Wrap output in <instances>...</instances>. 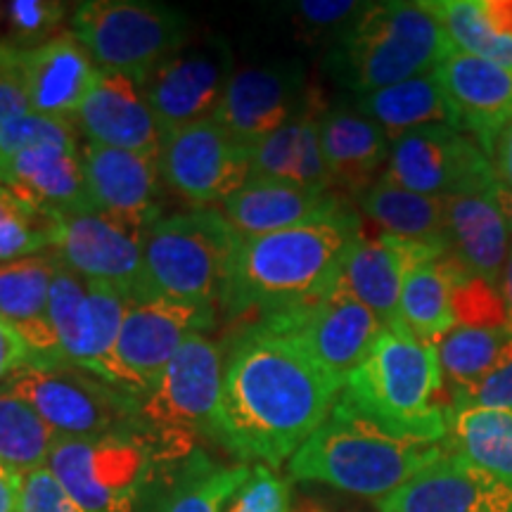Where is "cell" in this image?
Returning a JSON list of instances; mask_svg holds the SVG:
<instances>
[{"label": "cell", "instance_id": "6da1fadb", "mask_svg": "<svg viewBox=\"0 0 512 512\" xmlns=\"http://www.w3.org/2000/svg\"><path fill=\"white\" fill-rule=\"evenodd\" d=\"M339 392L297 339L249 325L223 358V446L278 470L323 425Z\"/></svg>", "mask_w": 512, "mask_h": 512}, {"label": "cell", "instance_id": "7a4b0ae2", "mask_svg": "<svg viewBox=\"0 0 512 512\" xmlns=\"http://www.w3.org/2000/svg\"><path fill=\"white\" fill-rule=\"evenodd\" d=\"M361 238V219L349 204L302 226L242 238L226 311H254L261 320L320 302L335 290L344 259Z\"/></svg>", "mask_w": 512, "mask_h": 512}, {"label": "cell", "instance_id": "3957f363", "mask_svg": "<svg viewBox=\"0 0 512 512\" xmlns=\"http://www.w3.org/2000/svg\"><path fill=\"white\" fill-rule=\"evenodd\" d=\"M437 344L401 323L387 325L366 361L347 377L337 403L399 437L444 444L446 408Z\"/></svg>", "mask_w": 512, "mask_h": 512}, {"label": "cell", "instance_id": "277c9868", "mask_svg": "<svg viewBox=\"0 0 512 512\" xmlns=\"http://www.w3.org/2000/svg\"><path fill=\"white\" fill-rule=\"evenodd\" d=\"M444 453L446 444L399 437L335 403L323 425L287 460V475L294 482L382 501Z\"/></svg>", "mask_w": 512, "mask_h": 512}, {"label": "cell", "instance_id": "5b68a950", "mask_svg": "<svg viewBox=\"0 0 512 512\" xmlns=\"http://www.w3.org/2000/svg\"><path fill=\"white\" fill-rule=\"evenodd\" d=\"M456 50L422 3H368L325 50V72L358 95L430 74Z\"/></svg>", "mask_w": 512, "mask_h": 512}, {"label": "cell", "instance_id": "8992f818", "mask_svg": "<svg viewBox=\"0 0 512 512\" xmlns=\"http://www.w3.org/2000/svg\"><path fill=\"white\" fill-rule=\"evenodd\" d=\"M240 242L233 223L211 207L162 216L143 240L147 292L226 309Z\"/></svg>", "mask_w": 512, "mask_h": 512}, {"label": "cell", "instance_id": "52a82bcc", "mask_svg": "<svg viewBox=\"0 0 512 512\" xmlns=\"http://www.w3.org/2000/svg\"><path fill=\"white\" fill-rule=\"evenodd\" d=\"M169 465L176 463L140 422L98 437H57L48 458V470L88 512H136Z\"/></svg>", "mask_w": 512, "mask_h": 512}, {"label": "cell", "instance_id": "ba28073f", "mask_svg": "<svg viewBox=\"0 0 512 512\" xmlns=\"http://www.w3.org/2000/svg\"><path fill=\"white\" fill-rule=\"evenodd\" d=\"M223 354L207 335H190L162 375L138 399V422L152 437L190 458L197 439L223 446Z\"/></svg>", "mask_w": 512, "mask_h": 512}, {"label": "cell", "instance_id": "9c48e42d", "mask_svg": "<svg viewBox=\"0 0 512 512\" xmlns=\"http://www.w3.org/2000/svg\"><path fill=\"white\" fill-rule=\"evenodd\" d=\"M69 27L100 69L143 79L192 38L183 10L152 0H86L74 5Z\"/></svg>", "mask_w": 512, "mask_h": 512}, {"label": "cell", "instance_id": "30bf717a", "mask_svg": "<svg viewBox=\"0 0 512 512\" xmlns=\"http://www.w3.org/2000/svg\"><path fill=\"white\" fill-rule=\"evenodd\" d=\"M57 432L98 437L138 425V396L67 361H34L5 382Z\"/></svg>", "mask_w": 512, "mask_h": 512}, {"label": "cell", "instance_id": "8fae6325", "mask_svg": "<svg viewBox=\"0 0 512 512\" xmlns=\"http://www.w3.org/2000/svg\"><path fill=\"white\" fill-rule=\"evenodd\" d=\"M216 316L219 311L207 304L169 297L143 299L131 304L110 354L83 370L140 399L185 339L214 328Z\"/></svg>", "mask_w": 512, "mask_h": 512}, {"label": "cell", "instance_id": "7c38bea8", "mask_svg": "<svg viewBox=\"0 0 512 512\" xmlns=\"http://www.w3.org/2000/svg\"><path fill=\"white\" fill-rule=\"evenodd\" d=\"M389 181L430 197L494 195L498 183L489 157L475 138L451 126H420L392 140Z\"/></svg>", "mask_w": 512, "mask_h": 512}, {"label": "cell", "instance_id": "4fadbf2b", "mask_svg": "<svg viewBox=\"0 0 512 512\" xmlns=\"http://www.w3.org/2000/svg\"><path fill=\"white\" fill-rule=\"evenodd\" d=\"M252 325L283 332L302 344L306 354L342 384L366 361L387 325L368 306L332 290L311 306L261 318Z\"/></svg>", "mask_w": 512, "mask_h": 512}, {"label": "cell", "instance_id": "5bb4252c", "mask_svg": "<svg viewBox=\"0 0 512 512\" xmlns=\"http://www.w3.org/2000/svg\"><path fill=\"white\" fill-rule=\"evenodd\" d=\"M159 171L192 204L226 202L252 176V150L211 117L166 133Z\"/></svg>", "mask_w": 512, "mask_h": 512}, {"label": "cell", "instance_id": "9a60e30c", "mask_svg": "<svg viewBox=\"0 0 512 512\" xmlns=\"http://www.w3.org/2000/svg\"><path fill=\"white\" fill-rule=\"evenodd\" d=\"M233 74L235 57L226 36L190 38L145 81L152 110L164 131L214 117Z\"/></svg>", "mask_w": 512, "mask_h": 512}, {"label": "cell", "instance_id": "2e32d148", "mask_svg": "<svg viewBox=\"0 0 512 512\" xmlns=\"http://www.w3.org/2000/svg\"><path fill=\"white\" fill-rule=\"evenodd\" d=\"M145 235L100 211L60 216L55 252L74 273L93 283L110 285L133 304L150 299L143 261Z\"/></svg>", "mask_w": 512, "mask_h": 512}, {"label": "cell", "instance_id": "e0dca14e", "mask_svg": "<svg viewBox=\"0 0 512 512\" xmlns=\"http://www.w3.org/2000/svg\"><path fill=\"white\" fill-rule=\"evenodd\" d=\"M131 304L119 290L93 283L60 261L48 306L60 361L88 368L110 354Z\"/></svg>", "mask_w": 512, "mask_h": 512}, {"label": "cell", "instance_id": "ac0fdd59", "mask_svg": "<svg viewBox=\"0 0 512 512\" xmlns=\"http://www.w3.org/2000/svg\"><path fill=\"white\" fill-rule=\"evenodd\" d=\"M311 98L306 67L299 60H273L235 69L214 119L252 147L285 126Z\"/></svg>", "mask_w": 512, "mask_h": 512}, {"label": "cell", "instance_id": "d6986e66", "mask_svg": "<svg viewBox=\"0 0 512 512\" xmlns=\"http://www.w3.org/2000/svg\"><path fill=\"white\" fill-rule=\"evenodd\" d=\"M377 512H512V484L446 448L444 456L377 501Z\"/></svg>", "mask_w": 512, "mask_h": 512}, {"label": "cell", "instance_id": "ffe728a7", "mask_svg": "<svg viewBox=\"0 0 512 512\" xmlns=\"http://www.w3.org/2000/svg\"><path fill=\"white\" fill-rule=\"evenodd\" d=\"M143 76L100 69L74 126L86 143L159 155L166 131L159 124Z\"/></svg>", "mask_w": 512, "mask_h": 512}, {"label": "cell", "instance_id": "44dd1931", "mask_svg": "<svg viewBox=\"0 0 512 512\" xmlns=\"http://www.w3.org/2000/svg\"><path fill=\"white\" fill-rule=\"evenodd\" d=\"M83 174L91 207L124 226L147 233L159 214V155L83 143Z\"/></svg>", "mask_w": 512, "mask_h": 512}, {"label": "cell", "instance_id": "7402d4cb", "mask_svg": "<svg viewBox=\"0 0 512 512\" xmlns=\"http://www.w3.org/2000/svg\"><path fill=\"white\" fill-rule=\"evenodd\" d=\"M444 252L448 249L396 238L389 233H380L377 238H361L344 259L335 290L368 306L384 325H394L399 320V302L406 275L413 268L439 259Z\"/></svg>", "mask_w": 512, "mask_h": 512}, {"label": "cell", "instance_id": "603a6c76", "mask_svg": "<svg viewBox=\"0 0 512 512\" xmlns=\"http://www.w3.org/2000/svg\"><path fill=\"white\" fill-rule=\"evenodd\" d=\"M453 110V128L489 152L498 131L512 121V72L484 57L453 50L434 69Z\"/></svg>", "mask_w": 512, "mask_h": 512}, {"label": "cell", "instance_id": "cb8c5ba5", "mask_svg": "<svg viewBox=\"0 0 512 512\" xmlns=\"http://www.w3.org/2000/svg\"><path fill=\"white\" fill-rule=\"evenodd\" d=\"M0 185L55 216L93 209L79 143L36 145L5 159L0 162Z\"/></svg>", "mask_w": 512, "mask_h": 512}, {"label": "cell", "instance_id": "d4e9b609", "mask_svg": "<svg viewBox=\"0 0 512 512\" xmlns=\"http://www.w3.org/2000/svg\"><path fill=\"white\" fill-rule=\"evenodd\" d=\"M320 147L332 190L358 200L387 169L392 140L356 107H328L320 117Z\"/></svg>", "mask_w": 512, "mask_h": 512}, {"label": "cell", "instance_id": "484cf974", "mask_svg": "<svg viewBox=\"0 0 512 512\" xmlns=\"http://www.w3.org/2000/svg\"><path fill=\"white\" fill-rule=\"evenodd\" d=\"M24 74L31 112L72 121L98 79L100 67L72 31L24 50Z\"/></svg>", "mask_w": 512, "mask_h": 512}, {"label": "cell", "instance_id": "4316f807", "mask_svg": "<svg viewBox=\"0 0 512 512\" xmlns=\"http://www.w3.org/2000/svg\"><path fill=\"white\" fill-rule=\"evenodd\" d=\"M342 207H347V200L332 190L249 176V181L223 202V216L242 238H252L323 219Z\"/></svg>", "mask_w": 512, "mask_h": 512}, {"label": "cell", "instance_id": "83f0119b", "mask_svg": "<svg viewBox=\"0 0 512 512\" xmlns=\"http://www.w3.org/2000/svg\"><path fill=\"white\" fill-rule=\"evenodd\" d=\"M57 268L60 256L55 249L0 264V320L29 344L36 361H60L48 318Z\"/></svg>", "mask_w": 512, "mask_h": 512}, {"label": "cell", "instance_id": "f1b7e54d", "mask_svg": "<svg viewBox=\"0 0 512 512\" xmlns=\"http://www.w3.org/2000/svg\"><path fill=\"white\" fill-rule=\"evenodd\" d=\"M325 110L328 107L311 91L302 112L252 147V176L311 190H332L320 147V117Z\"/></svg>", "mask_w": 512, "mask_h": 512}, {"label": "cell", "instance_id": "f546056e", "mask_svg": "<svg viewBox=\"0 0 512 512\" xmlns=\"http://www.w3.org/2000/svg\"><path fill=\"white\" fill-rule=\"evenodd\" d=\"M512 230L494 195L446 197V249L486 283L501 280Z\"/></svg>", "mask_w": 512, "mask_h": 512}, {"label": "cell", "instance_id": "4dcf8cb0", "mask_svg": "<svg viewBox=\"0 0 512 512\" xmlns=\"http://www.w3.org/2000/svg\"><path fill=\"white\" fill-rule=\"evenodd\" d=\"M470 275L451 252H444L430 264L413 268L403 280L396 323L425 342H439L446 332L456 328L453 285Z\"/></svg>", "mask_w": 512, "mask_h": 512}, {"label": "cell", "instance_id": "1f68e13d", "mask_svg": "<svg viewBox=\"0 0 512 512\" xmlns=\"http://www.w3.org/2000/svg\"><path fill=\"white\" fill-rule=\"evenodd\" d=\"M358 204L363 214L382 228V233L446 249L444 197L420 195L380 176L358 197Z\"/></svg>", "mask_w": 512, "mask_h": 512}, {"label": "cell", "instance_id": "d6a6232c", "mask_svg": "<svg viewBox=\"0 0 512 512\" xmlns=\"http://www.w3.org/2000/svg\"><path fill=\"white\" fill-rule=\"evenodd\" d=\"M444 444L448 451L512 484V408H448Z\"/></svg>", "mask_w": 512, "mask_h": 512}, {"label": "cell", "instance_id": "836d02e7", "mask_svg": "<svg viewBox=\"0 0 512 512\" xmlns=\"http://www.w3.org/2000/svg\"><path fill=\"white\" fill-rule=\"evenodd\" d=\"M354 107L380 124L389 140L420 126L441 124L453 128V110L432 72L382 91L358 95Z\"/></svg>", "mask_w": 512, "mask_h": 512}, {"label": "cell", "instance_id": "e575fe53", "mask_svg": "<svg viewBox=\"0 0 512 512\" xmlns=\"http://www.w3.org/2000/svg\"><path fill=\"white\" fill-rule=\"evenodd\" d=\"M434 344H437L444 389L446 384L451 387L446 392V406H451L458 394L477 387L510 356L512 332L505 328L489 330L456 325Z\"/></svg>", "mask_w": 512, "mask_h": 512}, {"label": "cell", "instance_id": "d590c367", "mask_svg": "<svg viewBox=\"0 0 512 512\" xmlns=\"http://www.w3.org/2000/svg\"><path fill=\"white\" fill-rule=\"evenodd\" d=\"M57 432L22 396L0 387V465L19 475L48 467Z\"/></svg>", "mask_w": 512, "mask_h": 512}, {"label": "cell", "instance_id": "8d00e7d4", "mask_svg": "<svg viewBox=\"0 0 512 512\" xmlns=\"http://www.w3.org/2000/svg\"><path fill=\"white\" fill-rule=\"evenodd\" d=\"M57 235L60 216L24 202L0 185V264L53 252Z\"/></svg>", "mask_w": 512, "mask_h": 512}, {"label": "cell", "instance_id": "74e56055", "mask_svg": "<svg viewBox=\"0 0 512 512\" xmlns=\"http://www.w3.org/2000/svg\"><path fill=\"white\" fill-rule=\"evenodd\" d=\"M247 465L207 467L195 458L183 472V482L171 491L162 512H223V505L247 477Z\"/></svg>", "mask_w": 512, "mask_h": 512}, {"label": "cell", "instance_id": "f35d334b", "mask_svg": "<svg viewBox=\"0 0 512 512\" xmlns=\"http://www.w3.org/2000/svg\"><path fill=\"white\" fill-rule=\"evenodd\" d=\"M69 10L74 8L62 0H8L0 15V43L19 50L41 46L62 34L60 27Z\"/></svg>", "mask_w": 512, "mask_h": 512}, {"label": "cell", "instance_id": "ab89813d", "mask_svg": "<svg viewBox=\"0 0 512 512\" xmlns=\"http://www.w3.org/2000/svg\"><path fill=\"white\" fill-rule=\"evenodd\" d=\"M368 3L354 0H299V3L283 5L290 27L302 41L323 43L328 50L349 24L366 10Z\"/></svg>", "mask_w": 512, "mask_h": 512}, {"label": "cell", "instance_id": "60d3db41", "mask_svg": "<svg viewBox=\"0 0 512 512\" xmlns=\"http://www.w3.org/2000/svg\"><path fill=\"white\" fill-rule=\"evenodd\" d=\"M292 503L290 479L268 465H254L230 494L223 512H292Z\"/></svg>", "mask_w": 512, "mask_h": 512}, {"label": "cell", "instance_id": "b9f144b4", "mask_svg": "<svg viewBox=\"0 0 512 512\" xmlns=\"http://www.w3.org/2000/svg\"><path fill=\"white\" fill-rule=\"evenodd\" d=\"M46 143H79V131L72 121L27 112L0 126V162Z\"/></svg>", "mask_w": 512, "mask_h": 512}, {"label": "cell", "instance_id": "7bdbcfd3", "mask_svg": "<svg viewBox=\"0 0 512 512\" xmlns=\"http://www.w3.org/2000/svg\"><path fill=\"white\" fill-rule=\"evenodd\" d=\"M453 313H456V325H465V328H505L501 292L496 285L486 283L477 275L453 285Z\"/></svg>", "mask_w": 512, "mask_h": 512}, {"label": "cell", "instance_id": "ee69618b", "mask_svg": "<svg viewBox=\"0 0 512 512\" xmlns=\"http://www.w3.org/2000/svg\"><path fill=\"white\" fill-rule=\"evenodd\" d=\"M31 112L24 50L0 43V126Z\"/></svg>", "mask_w": 512, "mask_h": 512}, {"label": "cell", "instance_id": "f6af8a7d", "mask_svg": "<svg viewBox=\"0 0 512 512\" xmlns=\"http://www.w3.org/2000/svg\"><path fill=\"white\" fill-rule=\"evenodd\" d=\"M22 512H88L57 482L48 467L22 479Z\"/></svg>", "mask_w": 512, "mask_h": 512}, {"label": "cell", "instance_id": "bcb514c9", "mask_svg": "<svg viewBox=\"0 0 512 512\" xmlns=\"http://www.w3.org/2000/svg\"><path fill=\"white\" fill-rule=\"evenodd\" d=\"M491 406V408H512V351L510 356L482 380L477 387L467 389L451 401V406Z\"/></svg>", "mask_w": 512, "mask_h": 512}, {"label": "cell", "instance_id": "7dc6e473", "mask_svg": "<svg viewBox=\"0 0 512 512\" xmlns=\"http://www.w3.org/2000/svg\"><path fill=\"white\" fill-rule=\"evenodd\" d=\"M36 356L29 349V344L17 335L10 325L0 320V387L10 380L17 370H22L29 363H34Z\"/></svg>", "mask_w": 512, "mask_h": 512}, {"label": "cell", "instance_id": "c3c4849f", "mask_svg": "<svg viewBox=\"0 0 512 512\" xmlns=\"http://www.w3.org/2000/svg\"><path fill=\"white\" fill-rule=\"evenodd\" d=\"M486 157H489L491 169H494L496 183L501 185V188L512 190V121H508V124L498 131V136L494 138V143H491Z\"/></svg>", "mask_w": 512, "mask_h": 512}, {"label": "cell", "instance_id": "681fc988", "mask_svg": "<svg viewBox=\"0 0 512 512\" xmlns=\"http://www.w3.org/2000/svg\"><path fill=\"white\" fill-rule=\"evenodd\" d=\"M292 512H368L361 505L339 501V498H328L320 494H302L294 498Z\"/></svg>", "mask_w": 512, "mask_h": 512}, {"label": "cell", "instance_id": "f907efd6", "mask_svg": "<svg viewBox=\"0 0 512 512\" xmlns=\"http://www.w3.org/2000/svg\"><path fill=\"white\" fill-rule=\"evenodd\" d=\"M22 479L24 475L0 465V512H22Z\"/></svg>", "mask_w": 512, "mask_h": 512}, {"label": "cell", "instance_id": "816d5d0a", "mask_svg": "<svg viewBox=\"0 0 512 512\" xmlns=\"http://www.w3.org/2000/svg\"><path fill=\"white\" fill-rule=\"evenodd\" d=\"M479 8L491 29L512 38V0H479Z\"/></svg>", "mask_w": 512, "mask_h": 512}, {"label": "cell", "instance_id": "f5cc1de1", "mask_svg": "<svg viewBox=\"0 0 512 512\" xmlns=\"http://www.w3.org/2000/svg\"><path fill=\"white\" fill-rule=\"evenodd\" d=\"M498 292H501L503 306H505V328L512 332V245L505 259L501 280H498Z\"/></svg>", "mask_w": 512, "mask_h": 512}, {"label": "cell", "instance_id": "db71d44e", "mask_svg": "<svg viewBox=\"0 0 512 512\" xmlns=\"http://www.w3.org/2000/svg\"><path fill=\"white\" fill-rule=\"evenodd\" d=\"M496 202H498V207H501L505 221H508V226L512 230V190L501 188V185H498V188H496Z\"/></svg>", "mask_w": 512, "mask_h": 512}, {"label": "cell", "instance_id": "11a10c76", "mask_svg": "<svg viewBox=\"0 0 512 512\" xmlns=\"http://www.w3.org/2000/svg\"><path fill=\"white\" fill-rule=\"evenodd\" d=\"M0 15H3V3H0Z\"/></svg>", "mask_w": 512, "mask_h": 512}]
</instances>
